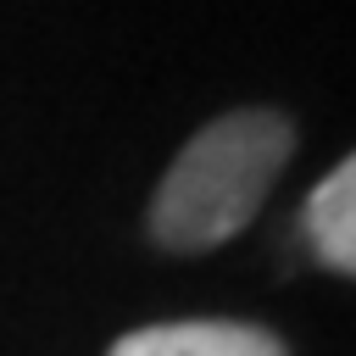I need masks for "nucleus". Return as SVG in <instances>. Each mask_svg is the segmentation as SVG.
<instances>
[{
	"mask_svg": "<svg viewBox=\"0 0 356 356\" xmlns=\"http://www.w3.org/2000/svg\"><path fill=\"white\" fill-rule=\"evenodd\" d=\"M289 156H295V122L284 111L245 106L206 122L150 195V239L172 256L228 245L261 211Z\"/></svg>",
	"mask_w": 356,
	"mask_h": 356,
	"instance_id": "1",
	"label": "nucleus"
},
{
	"mask_svg": "<svg viewBox=\"0 0 356 356\" xmlns=\"http://www.w3.org/2000/svg\"><path fill=\"white\" fill-rule=\"evenodd\" d=\"M106 356H289V350L273 328L228 323V317H189V323L134 328Z\"/></svg>",
	"mask_w": 356,
	"mask_h": 356,
	"instance_id": "2",
	"label": "nucleus"
},
{
	"mask_svg": "<svg viewBox=\"0 0 356 356\" xmlns=\"http://www.w3.org/2000/svg\"><path fill=\"white\" fill-rule=\"evenodd\" d=\"M300 228L312 239V256L328 273H356V161H339L306 195Z\"/></svg>",
	"mask_w": 356,
	"mask_h": 356,
	"instance_id": "3",
	"label": "nucleus"
}]
</instances>
